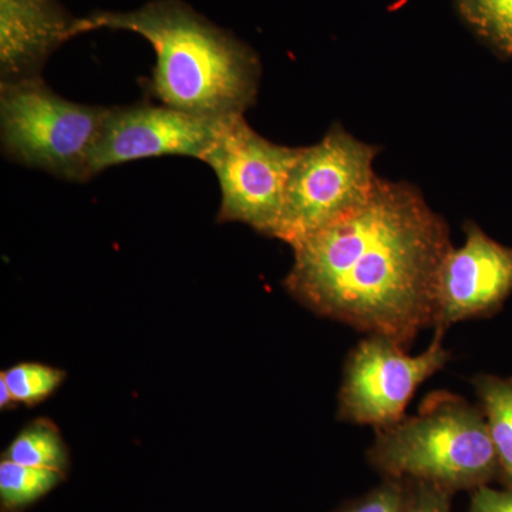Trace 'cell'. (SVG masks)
Masks as SVG:
<instances>
[{"instance_id": "6da1fadb", "label": "cell", "mask_w": 512, "mask_h": 512, "mask_svg": "<svg viewBox=\"0 0 512 512\" xmlns=\"http://www.w3.org/2000/svg\"><path fill=\"white\" fill-rule=\"evenodd\" d=\"M447 222L407 183L377 178L365 204L293 249L284 286L306 309L367 336L412 345L436 326Z\"/></svg>"}, {"instance_id": "7a4b0ae2", "label": "cell", "mask_w": 512, "mask_h": 512, "mask_svg": "<svg viewBox=\"0 0 512 512\" xmlns=\"http://www.w3.org/2000/svg\"><path fill=\"white\" fill-rule=\"evenodd\" d=\"M103 29L136 33L150 43L156 64L147 92L164 106L217 119L244 116L254 106L261 80L258 55L184 0L94 10L76 19L72 39Z\"/></svg>"}, {"instance_id": "3957f363", "label": "cell", "mask_w": 512, "mask_h": 512, "mask_svg": "<svg viewBox=\"0 0 512 512\" xmlns=\"http://www.w3.org/2000/svg\"><path fill=\"white\" fill-rule=\"evenodd\" d=\"M367 458L384 478L423 481L450 494L501 477L484 413L448 392L431 393L419 413L377 430Z\"/></svg>"}, {"instance_id": "277c9868", "label": "cell", "mask_w": 512, "mask_h": 512, "mask_svg": "<svg viewBox=\"0 0 512 512\" xmlns=\"http://www.w3.org/2000/svg\"><path fill=\"white\" fill-rule=\"evenodd\" d=\"M110 107L53 92L42 76L0 82V140L13 163L70 183L92 180V154Z\"/></svg>"}, {"instance_id": "5b68a950", "label": "cell", "mask_w": 512, "mask_h": 512, "mask_svg": "<svg viewBox=\"0 0 512 512\" xmlns=\"http://www.w3.org/2000/svg\"><path fill=\"white\" fill-rule=\"evenodd\" d=\"M379 148L335 124L326 136L301 147L286 184L275 238L295 248L306 238L365 204L375 188Z\"/></svg>"}, {"instance_id": "8992f818", "label": "cell", "mask_w": 512, "mask_h": 512, "mask_svg": "<svg viewBox=\"0 0 512 512\" xmlns=\"http://www.w3.org/2000/svg\"><path fill=\"white\" fill-rule=\"evenodd\" d=\"M301 147L266 140L245 116L229 119L202 163L218 178L220 222H241L275 238L284 210L286 184Z\"/></svg>"}, {"instance_id": "52a82bcc", "label": "cell", "mask_w": 512, "mask_h": 512, "mask_svg": "<svg viewBox=\"0 0 512 512\" xmlns=\"http://www.w3.org/2000/svg\"><path fill=\"white\" fill-rule=\"evenodd\" d=\"M444 328H436L433 342L419 356H410L399 343L383 336H367L350 350L338 394L339 420L387 429L404 419L421 383L450 360L444 348Z\"/></svg>"}, {"instance_id": "ba28073f", "label": "cell", "mask_w": 512, "mask_h": 512, "mask_svg": "<svg viewBox=\"0 0 512 512\" xmlns=\"http://www.w3.org/2000/svg\"><path fill=\"white\" fill-rule=\"evenodd\" d=\"M229 119L197 116L164 104L110 107L92 154L93 177L107 168L147 158L202 160Z\"/></svg>"}, {"instance_id": "9c48e42d", "label": "cell", "mask_w": 512, "mask_h": 512, "mask_svg": "<svg viewBox=\"0 0 512 512\" xmlns=\"http://www.w3.org/2000/svg\"><path fill=\"white\" fill-rule=\"evenodd\" d=\"M464 231L463 247L451 249L441 266L434 328L493 315L512 293V248L474 222Z\"/></svg>"}, {"instance_id": "30bf717a", "label": "cell", "mask_w": 512, "mask_h": 512, "mask_svg": "<svg viewBox=\"0 0 512 512\" xmlns=\"http://www.w3.org/2000/svg\"><path fill=\"white\" fill-rule=\"evenodd\" d=\"M76 19L60 0H0V82L42 76Z\"/></svg>"}, {"instance_id": "8fae6325", "label": "cell", "mask_w": 512, "mask_h": 512, "mask_svg": "<svg viewBox=\"0 0 512 512\" xmlns=\"http://www.w3.org/2000/svg\"><path fill=\"white\" fill-rule=\"evenodd\" d=\"M473 384L500 463V480L512 485V379L480 375Z\"/></svg>"}, {"instance_id": "7c38bea8", "label": "cell", "mask_w": 512, "mask_h": 512, "mask_svg": "<svg viewBox=\"0 0 512 512\" xmlns=\"http://www.w3.org/2000/svg\"><path fill=\"white\" fill-rule=\"evenodd\" d=\"M22 466L46 468L67 474L70 468L69 450L62 434L52 420L36 419L29 423L2 456Z\"/></svg>"}, {"instance_id": "4fadbf2b", "label": "cell", "mask_w": 512, "mask_h": 512, "mask_svg": "<svg viewBox=\"0 0 512 512\" xmlns=\"http://www.w3.org/2000/svg\"><path fill=\"white\" fill-rule=\"evenodd\" d=\"M66 474L59 471L22 466L13 461H0V510L23 512L37 503L57 485L62 484Z\"/></svg>"}, {"instance_id": "5bb4252c", "label": "cell", "mask_w": 512, "mask_h": 512, "mask_svg": "<svg viewBox=\"0 0 512 512\" xmlns=\"http://www.w3.org/2000/svg\"><path fill=\"white\" fill-rule=\"evenodd\" d=\"M468 25L488 45L512 57V0H456Z\"/></svg>"}, {"instance_id": "9a60e30c", "label": "cell", "mask_w": 512, "mask_h": 512, "mask_svg": "<svg viewBox=\"0 0 512 512\" xmlns=\"http://www.w3.org/2000/svg\"><path fill=\"white\" fill-rule=\"evenodd\" d=\"M2 376L15 402L25 406L45 402L66 377L63 370L42 363H19L2 372Z\"/></svg>"}, {"instance_id": "2e32d148", "label": "cell", "mask_w": 512, "mask_h": 512, "mask_svg": "<svg viewBox=\"0 0 512 512\" xmlns=\"http://www.w3.org/2000/svg\"><path fill=\"white\" fill-rule=\"evenodd\" d=\"M406 505V481L384 478L382 484L340 505L335 512H406Z\"/></svg>"}, {"instance_id": "e0dca14e", "label": "cell", "mask_w": 512, "mask_h": 512, "mask_svg": "<svg viewBox=\"0 0 512 512\" xmlns=\"http://www.w3.org/2000/svg\"><path fill=\"white\" fill-rule=\"evenodd\" d=\"M404 481L407 485L406 512H451L453 494L423 481Z\"/></svg>"}, {"instance_id": "ac0fdd59", "label": "cell", "mask_w": 512, "mask_h": 512, "mask_svg": "<svg viewBox=\"0 0 512 512\" xmlns=\"http://www.w3.org/2000/svg\"><path fill=\"white\" fill-rule=\"evenodd\" d=\"M468 512H512V485H507L504 490L483 485L471 491Z\"/></svg>"}, {"instance_id": "d6986e66", "label": "cell", "mask_w": 512, "mask_h": 512, "mask_svg": "<svg viewBox=\"0 0 512 512\" xmlns=\"http://www.w3.org/2000/svg\"><path fill=\"white\" fill-rule=\"evenodd\" d=\"M15 399H13V394L10 392L8 384H6L3 376L0 375V407L3 410H8L10 407L16 406Z\"/></svg>"}]
</instances>
